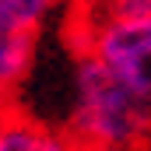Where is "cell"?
Here are the masks:
<instances>
[{"label": "cell", "instance_id": "1", "mask_svg": "<svg viewBox=\"0 0 151 151\" xmlns=\"http://www.w3.org/2000/svg\"><path fill=\"white\" fill-rule=\"evenodd\" d=\"M70 130L91 151H127L151 134V70H116L81 56L74 70Z\"/></svg>", "mask_w": 151, "mask_h": 151}, {"label": "cell", "instance_id": "2", "mask_svg": "<svg viewBox=\"0 0 151 151\" xmlns=\"http://www.w3.org/2000/svg\"><path fill=\"white\" fill-rule=\"evenodd\" d=\"M88 53L116 70H151V18L130 14L102 18Z\"/></svg>", "mask_w": 151, "mask_h": 151}, {"label": "cell", "instance_id": "3", "mask_svg": "<svg viewBox=\"0 0 151 151\" xmlns=\"http://www.w3.org/2000/svg\"><path fill=\"white\" fill-rule=\"evenodd\" d=\"M0 151H74V144L53 127L7 113L0 123Z\"/></svg>", "mask_w": 151, "mask_h": 151}, {"label": "cell", "instance_id": "4", "mask_svg": "<svg viewBox=\"0 0 151 151\" xmlns=\"http://www.w3.org/2000/svg\"><path fill=\"white\" fill-rule=\"evenodd\" d=\"M35 56V35L32 32H0V91L14 88L28 74Z\"/></svg>", "mask_w": 151, "mask_h": 151}, {"label": "cell", "instance_id": "5", "mask_svg": "<svg viewBox=\"0 0 151 151\" xmlns=\"http://www.w3.org/2000/svg\"><path fill=\"white\" fill-rule=\"evenodd\" d=\"M56 0H0V32H32L49 18Z\"/></svg>", "mask_w": 151, "mask_h": 151}, {"label": "cell", "instance_id": "6", "mask_svg": "<svg viewBox=\"0 0 151 151\" xmlns=\"http://www.w3.org/2000/svg\"><path fill=\"white\" fill-rule=\"evenodd\" d=\"M4 116H7V113H4V106H0V123H4Z\"/></svg>", "mask_w": 151, "mask_h": 151}, {"label": "cell", "instance_id": "7", "mask_svg": "<svg viewBox=\"0 0 151 151\" xmlns=\"http://www.w3.org/2000/svg\"><path fill=\"white\" fill-rule=\"evenodd\" d=\"M0 99H4V91H0Z\"/></svg>", "mask_w": 151, "mask_h": 151}]
</instances>
